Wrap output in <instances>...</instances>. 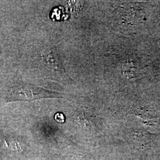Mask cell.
Here are the masks:
<instances>
[{"instance_id": "7a4b0ae2", "label": "cell", "mask_w": 160, "mask_h": 160, "mask_svg": "<svg viewBox=\"0 0 160 160\" xmlns=\"http://www.w3.org/2000/svg\"><path fill=\"white\" fill-rule=\"evenodd\" d=\"M123 72L128 77H134V74H135V68L134 65L128 63L126 67H123Z\"/></svg>"}, {"instance_id": "6da1fadb", "label": "cell", "mask_w": 160, "mask_h": 160, "mask_svg": "<svg viewBox=\"0 0 160 160\" xmlns=\"http://www.w3.org/2000/svg\"><path fill=\"white\" fill-rule=\"evenodd\" d=\"M62 97V94L51 92L30 84L22 81H18L10 86L6 99L7 102L20 100H34L43 98Z\"/></svg>"}]
</instances>
